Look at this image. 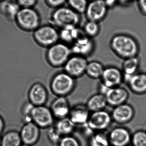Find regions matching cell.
I'll list each match as a JSON object with an SVG mask.
<instances>
[{
  "label": "cell",
  "mask_w": 146,
  "mask_h": 146,
  "mask_svg": "<svg viewBox=\"0 0 146 146\" xmlns=\"http://www.w3.org/2000/svg\"><path fill=\"white\" fill-rule=\"evenodd\" d=\"M110 46L114 54L126 59L135 57L138 53V45L134 39L124 34L113 36L110 41Z\"/></svg>",
  "instance_id": "6da1fadb"
},
{
  "label": "cell",
  "mask_w": 146,
  "mask_h": 146,
  "mask_svg": "<svg viewBox=\"0 0 146 146\" xmlns=\"http://www.w3.org/2000/svg\"><path fill=\"white\" fill-rule=\"evenodd\" d=\"M76 86V79L64 71L54 74L49 84L50 91L56 97H67L72 93Z\"/></svg>",
  "instance_id": "7a4b0ae2"
},
{
  "label": "cell",
  "mask_w": 146,
  "mask_h": 146,
  "mask_svg": "<svg viewBox=\"0 0 146 146\" xmlns=\"http://www.w3.org/2000/svg\"><path fill=\"white\" fill-rule=\"evenodd\" d=\"M72 55L70 45L59 41L47 49L45 56L49 66L60 68L63 67Z\"/></svg>",
  "instance_id": "3957f363"
},
{
  "label": "cell",
  "mask_w": 146,
  "mask_h": 146,
  "mask_svg": "<svg viewBox=\"0 0 146 146\" xmlns=\"http://www.w3.org/2000/svg\"><path fill=\"white\" fill-rule=\"evenodd\" d=\"M80 20V14L69 7L55 9L50 17V25L60 29L69 26H78Z\"/></svg>",
  "instance_id": "277c9868"
},
{
  "label": "cell",
  "mask_w": 146,
  "mask_h": 146,
  "mask_svg": "<svg viewBox=\"0 0 146 146\" xmlns=\"http://www.w3.org/2000/svg\"><path fill=\"white\" fill-rule=\"evenodd\" d=\"M14 21L19 29L26 32H33L41 25V16L34 8H21Z\"/></svg>",
  "instance_id": "5b68a950"
},
{
  "label": "cell",
  "mask_w": 146,
  "mask_h": 146,
  "mask_svg": "<svg viewBox=\"0 0 146 146\" xmlns=\"http://www.w3.org/2000/svg\"><path fill=\"white\" fill-rule=\"evenodd\" d=\"M33 37L37 44L48 48L59 42V31L51 25H41L33 32Z\"/></svg>",
  "instance_id": "8992f818"
},
{
  "label": "cell",
  "mask_w": 146,
  "mask_h": 146,
  "mask_svg": "<svg viewBox=\"0 0 146 146\" xmlns=\"http://www.w3.org/2000/svg\"><path fill=\"white\" fill-rule=\"evenodd\" d=\"M88 62L86 57L72 54L63 66L64 71L75 79L80 78L86 74Z\"/></svg>",
  "instance_id": "52a82bcc"
},
{
  "label": "cell",
  "mask_w": 146,
  "mask_h": 146,
  "mask_svg": "<svg viewBox=\"0 0 146 146\" xmlns=\"http://www.w3.org/2000/svg\"><path fill=\"white\" fill-rule=\"evenodd\" d=\"M32 122L40 128L52 127L55 118L50 107L45 105L34 106L31 113Z\"/></svg>",
  "instance_id": "ba28073f"
},
{
  "label": "cell",
  "mask_w": 146,
  "mask_h": 146,
  "mask_svg": "<svg viewBox=\"0 0 146 146\" xmlns=\"http://www.w3.org/2000/svg\"><path fill=\"white\" fill-rule=\"evenodd\" d=\"M112 121L111 113L103 110L91 112L87 123L93 131L100 132L107 129Z\"/></svg>",
  "instance_id": "9c48e42d"
},
{
  "label": "cell",
  "mask_w": 146,
  "mask_h": 146,
  "mask_svg": "<svg viewBox=\"0 0 146 146\" xmlns=\"http://www.w3.org/2000/svg\"><path fill=\"white\" fill-rule=\"evenodd\" d=\"M70 46L72 54L81 56L87 58L93 54L95 44L93 38L88 37L84 33Z\"/></svg>",
  "instance_id": "30bf717a"
},
{
  "label": "cell",
  "mask_w": 146,
  "mask_h": 146,
  "mask_svg": "<svg viewBox=\"0 0 146 146\" xmlns=\"http://www.w3.org/2000/svg\"><path fill=\"white\" fill-rule=\"evenodd\" d=\"M27 96L28 101L34 106L45 105L48 100V92L42 83L36 82L30 87Z\"/></svg>",
  "instance_id": "8fae6325"
},
{
  "label": "cell",
  "mask_w": 146,
  "mask_h": 146,
  "mask_svg": "<svg viewBox=\"0 0 146 146\" xmlns=\"http://www.w3.org/2000/svg\"><path fill=\"white\" fill-rule=\"evenodd\" d=\"M108 10L104 0H93L88 3L85 14L88 21L99 23L105 18Z\"/></svg>",
  "instance_id": "7c38bea8"
},
{
  "label": "cell",
  "mask_w": 146,
  "mask_h": 146,
  "mask_svg": "<svg viewBox=\"0 0 146 146\" xmlns=\"http://www.w3.org/2000/svg\"><path fill=\"white\" fill-rule=\"evenodd\" d=\"M22 144L27 145H34L40 138V128L33 122L25 123L19 133Z\"/></svg>",
  "instance_id": "4fadbf2b"
},
{
  "label": "cell",
  "mask_w": 146,
  "mask_h": 146,
  "mask_svg": "<svg viewBox=\"0 0 146 146\" xmlns=\"http://www.w3.org/2000/svg\"><path fill=\"white\" fill-rule=\"evenodd\" d=\"M101 83L109 88L120 86L123 80V74L120 69L115 66L105 67L102 77Z\"/></svg>",
  "instance_id": "5bb4252c"
},
{
  "label": "cell",
  "mask_w": 146,
  "mask_h": 146,
  "mask_svg": "<svg viewBox=\"0 0 146 146\" xmlns=\"http://www.w3.org/2000/svg\"><path fill=\"white\" fill-rule=\"evenodd\" d=\"M50 108L54 118L58 120L68 117L72 107L67 97H56Z\"/></svg>",
  "instance_id": "9a60e30c"
},
{
  "label": "cell",
  "mask_w": 146,
  "mask_h": 146,
  "mask_svg": "<svg viewBox=\"0 0 146 146\" xmlns=\"http://www.w3.org/2000/svg\"><path fill=\"white\" fill-rule=\"evenodd\" d=\"M90 114L86 104H77L71 108L68 117L76 126H82L87 123Z\"/></svg>",
  "instance_id": "2e32d148"
},
{
  "label": "cell",
  "mask_w": 146,
  "mask_h": 146,
  "mask_svg": "<svg viewBox=\"0 0 146 146\" xmlns=\"http://www.w3.org/2000/svg\"><path fill=\"white\" fill-rule=\"evenodd\" d=\"M108 138L110 145L112 146H127L132 139L129 131L121 127L112 129L110 132Z\"/></svg>",
  "instance_id": "e0dca14e"
},
{
  "label": "cell",
  "mask_w": 146,
  "mask_h": 146,
  "mask_svg": "<svg viewBox=\"0 0 146 146\" xmlns=\"http://www.w3.org/2000/svg\"><path fill=\"white\" fill-rule=\"evenodd\" d=\"M105 96L108 106L114 108L125 104L128 98V93L126 89L118 86L110 88Z\"/></svg>",
  "instance_id": "ac0fdd59"
},
{
  "label": "cell",
  "mask_w": 146,
  "mask_h": 146,
  "mask_svg": "<svg viewBox=\"0 0 146 146\" xmlns=\"http://www.w3.org/2000/svg\"><path fill=\"white\" fill-rule=\"evenodd\" d=\"M111 114L113 121L119 124H123L132 119L134 111L130 106L124 104L114 107Z\"/></svg>",
  "instance_id": "d6986e66"
},
{
  "label": "cell",
  "mask_w": 146,
  "mask_h": 146,
  "mask_svg": "<svg viewBox=\"0 0 146 146\" xmlns=\"http://www.w3.org/2000/svg\"><path fill=\"white\" fill-rule=\"evenodd\" d=\"M82 29L78 26H69L60 29L59 31L61 42L71 45L80 36L84 34Z\"/></svg>",
  "instance_id": "ffe728a7"
},
{
  "label": "cell",
  "mask_w": 146,
  "mask_h": 146,
  "mask_svg": "<svg viewBox=\"0 0 146 146\" xmlns=\"http://www.w3.org/2000/svg\"><path fill=\"white\" fill-rule=\"evenodd\" d=\"M21 8L15 0H5L0 3V13L10 21H14Z\"/></svg>",
  "instance_id": "44dd1931"
},
{
  "label": "cell",
  "mask_w": 146,
  "mask_h": 146,
  "mask_svg": "<svg viewBox=\"0 0 146 146\" xmlns=\"http://www.w3.org/2000/svg\"><path fill=\"white\" fill-rule=\"evenodd\" d=\"M86 104L91 112L105 110L108 106L106 96L98 92L92 95Z\"/></svg>",
  "instance_id": "7402d4cb"
},
{
  "label": "cell",
  "mask_w": 146,
  "mask_h": 146,
  "mask_svg": "<svg viewBox=\"0 0 146 146\" xmlns=\"http://www.w3.org/2000/svg\"><path fill=\"white\" fill-rule=\"evenodd\" d=\"M105 67L98 61L88 62L86 69V74L93 80H100Z\"/></svg>",
  "instance_id": "603a6c76"
},
{
  "label": "cell",
  "mask_w": 146,
  "mask_h": 146,
  "mask_svg": "<svg viewBox=\"0 0 146 146\" xmlns=\"http://www.w3.org/2000/svg\"><path fill=\"white\" fill-rule=\"evenodd\" d=\"M133 91L138 93L146 91V74H139L134 75L128 82Z\"/></svg>",
  "instance_id": "cb8c5ba5"
},
{
  "label": "cell",
  "mask_w": 146,
  "mask_h": 146,
  "mask_svg": "<svg viewBox=\"0 0 146 146\" xmlns=\"http://www.w3.org/2000/svg\"><path fill=\"white\" fill-rule=\"evenodd\" d=\"M1 146H21L22 141L19 133L10 130L5 133L1 138Z\"/></svg>",
  "instance_id": "d4e9b609"
},
{
  "label": "cell",
  "mask_w": 146,
  "mask_h": 146,
  "mask_svg": "<svg viewBox=\"0 0 146 146\" xmlns=\"http://www.w3.org/2000/svg\"><path fill=\"white\" fill-rule=\"evenodd\" d=\"M75 127L76 125L68 117L58 120L55 126L62 136H63L70 135Z\"/></svg>",
  "instance_id": "484cf974"
},
{
  "label": "cell",
  "mask_w": 146,
  "mask_h": 146,
  "mask_svg": "<svg viewBox=\"0 0 146 146\" xmlns=\"http://www.w3.org/2000/svg\"><path fill=\"white\" fill-rule=\"evenodd\" d=\"M89 146H110L108 136L102 132L94 134L90 137Z\"/></svg>",
  "instance_id": "4316f807"
},
{
  "label": "cell",
  "mask_w": 146,
  "mask_h": 146,
  "mask_svg": "<svg viewBox=\"0 0 146 146\" xmlns=\"http://www.w3.org/2000/svg\"><path fill=\"white\" fill-rule=\"evenodd\" d=\"M82 30L86 36L93 38L99 34L100 27L98 22L88 21L85 23Z\"/></svg>",
  "instance_id": "83f0119b"
},
{
  "label": "cell",
  "mask_w": 146,
  "mask_h": 146,
  "mask_svg": "<svg viewBox=\"0 0 146 146\" xmlns=\"http://www.w3.org/2000/svg\"><path fill=\"white\" fill-rule=\"evenodd\" d=\"M139 63V60L136 57H131L126 59L123 64V74L130 76L135 74Z\"/></svg>",
  "instance_id": "f1b7e54d"
},
{
  "label": "cell",
  "mask_w": 146,
  "mask_h": 146,
  "mask_svg": "<svg viewBox=\"0 0 146 146\" xmlns=\"http://www.w3.org/2000/svg\"><path fill=\"white\" fill-rule=\"evenodd\" d=\"M69 7L80 14L85 13L88 5V0H67Z\"/></svg>",
  "instance_id": "f546056e"
},
{
  "label": "cell",
  "mask_w": 146,
  "mask_h": 146,
  "mask_svg": "<svg viewBox=\"0 0 146 146\" xmlns=\"http://www.w3.org/2000/svg\"><path fill=\"white\" fill-rule=\"evenodd\" d=\"M131 141L133 146H146V133L145 131L135 132L132 137Z\"/></svg>",
  "instance_id": "4dcf8cb0"
},
{
  "label": "cell",
  "mask_w": 146,
  "mask_h": 146,
  "mask_svg": "<svg viewBox=\"0 0 146 146\" xmlns=\"http://www.w3.org/2000/svg\"><path fill=\"white\" fill-rule=\"evenodd\" d=\"M34 107V106L28 101L23 104L21 111L25 123L32 121L31 113Z\"/></svg>",
  "instance_id": "1f68e13d"
},
{
  "label": "cell",
  "mask_w": 146,
  "mask_h": 146,
  "mask_svg": "<svg viewBox=\"0 0 146 146\" xmlns=\"http://www.w3.org/2000/svg\"><path fill=\"white\" fill-rule=\"evenodd\" d=\"M59 146H81L78 140L70 135L63 136L59 143Z\"/></svg>",
  "instance_id": "d6a6232c"
},
{
  "label": "cell",
  "mask_w": 146,
  "mask_h": 146,
  "mask_svg": "<svg viewBox=\"0 0 146 146\" xmlns=\"http://www.w3.org/2000/svg\"><path fill=\"white\" fill-rule=\"evenodd\" d=\"M47 134L50 141L54 144L59 143L62 138L61 135L55 127L52 126L49 128Z\"/></svg>",
  "instance_id": "836d02e7"
},
{
  "label": "cell",
  "mask_w": 146,
  "mask_h": 146,
  "mask_svg": "<svg viewBox=\"0 0 146 146\" xmlns=\"http://www.w3.org/2000/svg\"><path fill=\"white\" fill-rule=\"evenodd\" d=\"M21 8H34L38 0H15Z\"/></svg>",
  "instance_id": "e575fe53"
},
{
  "label": "cell",
  "mask_w": 146,
  "mask_h": 146,
  "mask_svg": "<svg viewBox=\"0 0 146 146\" xmlns=\"http://www.w3.org/2000/svg\"><path fill=\"white\" fill-rule=\"evenodd\" d=\"M67 0H45L48 6L52 8L55 9L63 6Z\"/></svg>",
  "instance_id": "d590c367"
},
{
  "label": "cell",
  "mask_w": 146,
  "mask_h": 146,
  "mask_svg": "<svg viewBox=\"0 0 146 146\" xmlns=\"http://www.w3.org/2000/svg\"><path fill=\"white\" fill-rule=\"evenodd\" d=\"M139 3L141 11L146 15V0H139Z\"/></svg>",
  "instance_id": "8d00e7d4"
},
{
  "label": "cell",
  "mask_w": 146,
  "mask_h": 146,
  "mask_svg": "<svg viewBox=\"0 0 146 146\" xmlns=\"http://www.w3.org/2000/svg\"><path fill=\"white\" fill-rule=\"evenodd\" d=\"M106 6L109 8L112 7L116 4L119 0H104Z\"/></svg>",
  "instance_id": "74e56055"
},
{
  "label": "cell",
  "mask_w": 146,
  "mask_h": 146,
  "mask_svg": "<svg viewBox=\"0 0 146 146\" xmlns=\"http://www.w3.org/2000/svg\"><path fill=\"white\" fill-rule=\"evenodd\" d=\"M5 121L2 117L0 115V135L2 134L5 128Z\"/></svg>",
  "instance_id": "f35d334b"
},
{
  "label": "cell",
  "mask_w": 146,
  "mask_h": 146,
  "mask_svg": "<svg viewBox=\"0 0 146 146\" xmlns=\"http://www.w3.org/2000/svg\"><path fill=\"white\" fill-rule=\"evenodd\" d=\"M131 0H119L120 1V2L122 3H127L129 2Z\"/></svg>",
  "instance_id": "ab89813d"
},
{
  "label": "cell",
  "mask_w": 146,
  "mask_h": 146,
  "mask_svg": "<svg viewBox=\"0 0 146 146\" xmlns=\"http://www.w3.org/2000/svg\"><path fill=\"white\" fill-rule=\"evenodd\" d=\"M0 146H1V138H0Z\"/></svg>",
  "instance_id": "60d3db41"
},
{
  "label": "cell",
  "mask_w": 146,
  "mask_h": 146,
  "mask_svg": "<svg viewBox=\"0 0 146 146\" xmlns=\"http://www.w3.org/2000/svg\"><path fill=\"white\" fill-rule=\"evenodd\" d=\"M21 146H30L27 145H24V144H22V145H21Z\"/></svg>",
  "instance_id": "b9f144b4"
},
{
  "label": "cell",
  "mask_w": 146,
  "mask_h": 146,
  "mask_svg": "<svg viewBox=\"0 0 146 146\" xmlns=\"http://www.w3.org/2000/svg\"><path fill=\"white\" fill-rule=\"evenodd\" d=\"M5 1V0H0V3L2 2L3 1Z\"/></svg>",
  "instance_id": "7bdbcfd3"
},
{
  "label": "cell",
  "mask_w": 146,
  "mask_h": 146,
  "mask_svg": "<svg viewBox=\"0 0 146 146\" xmlns=\"http://www.w3.org/2000/svg\"><path fill=\"white\" fill-rule=\"evenodd\" d=\"M91 1H93V0H91Z\"/></svg>",
  "instance_id": "ee69618b"
}]
</instances>
